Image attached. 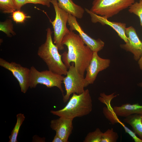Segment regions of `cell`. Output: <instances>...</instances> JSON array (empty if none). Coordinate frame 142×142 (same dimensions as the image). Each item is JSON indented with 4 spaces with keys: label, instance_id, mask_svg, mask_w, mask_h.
<instances>
[{
    "label": "cell",
    "instance_id": "obj_1",
    "mask_svg": "<svg viewBox=\"0 0 142 142\" xmlns=\"http://www.w3.org/2000/svg\"><path fill=\"white\" fill-rule=\"evenodd\" d=\"M62 43L68 48L67 52H65L62 54L63 62L68 69L70 63H74L78 72L84 76L93 52L85 45L79 35L73 31H70L64 36Z\"/></svg>",
    "mask_w": 142,
    "mask_h": 142
},
{
    "label": "cell",
    "instance_id": "obj_2",
    "mask_svg": "<svg viewBox=\"0 0 142 142\" xmlns=\"http://www.w3.org/2000/svg\"><path fill=\"white\" fill-rule=\"evenodd\" d=\"M93 108L92 100L89 90H85L80 94L74 93L66 105L62 109L51 110L50 113L59 117L73 119L90 114Z\"/></svg>",
    "mask_w": 142,
    "mask_h": 142
},
{
    "label": "cell",
    "instance_id": "obj_3",
    "mask_svg": "<svg viewBox=\"0 0 142 142\" xmlns=\"http://www.w3.org/2000/svg\"><path fill=\"white\" fill-rule=\"evenodd\" d=\"M47 31L46 40L38 48L37 54L46 64L49 70L66 75L68 68L62 60V54L59 53L57 47L53 43L50 28H48Z\"/></svg>",
    "mask_w": 142,
    "mask_h": 142
},
{
    "label": "cell",
    "instance_id": "obj_4",
    "mask_svg": "<svg viewBox=\"0 0 142 142\" xmlns=\"http://www.w3.org/2000/svg\"><path fill=\"white\" fill-rule=\"evenodd\" d=\"M135 0H94L90 11L108 19L129 7Z\"/></svg>",
    "mask_w": 142,
    "mask_h": 142
},
{
    "label": "cell",
    "instance_id": "obj_5",
    "mask_svg": "<svg viewBox=\"0 0 142 142\" xmlns=\"http://www.w3.org/2000/svg\"><path fill=\"white\" fill-rule=\"evenodd\" d=\"M68 69L63 81L66 91L65 94L63 95L64 103L69 100L72 94H79L83 93L85 90L84 88L89 84L84 76L78 72L74 63H71Z\"/></svg>",
    "mask_w": 142,
    "mask_h": 142
},
{
    "label": "cell",
    "instance_id": "obj_6",
    "mask_svg": "<svg viewBox=\"0 0 142 142\" xmlns=\"http://www.w3.org/2000/svg\"><path fill=\"white\" fill-rule=\"evenodd\" d=\"M29 87L35 88L38 84L45 85L48 88L56 87L63 93L64 90L62 86L64 77L48 70L39 71L34 66L30 69Z\"/></svg>",
    "mask_w": 142,
    "mask_h": 142
},
{
    "label": "cell",
    "instance_id": "obj_7",
    "mask_svg": "<svg viewBox=\"0 0 142 142\" xmlns=\"http://www.w3.org/2000/svg\"><path fill=\"white\" fill-rule=\"evenodd\" d=\"M52 3L55 13L54 20L50 21L54 30V42L58 50L64 49L62 42L64 36L69 32L70 30L67 27L69 14L59 6L57 0H51Z\"/></svg>",
    "mask_w": 142,
    "mask_h": 142
},
{
    "label": "cell",
    "instance_id": "obj_8",
    "mask_svg": "<svg viewBox=\"0 0 142 142\" xmlns=\"http://www.w3.org/2000/svg\"><path fill=\"white\" fill-rule=\"evenodd\" d=\"M0 66L10 71L19 82L21 92L26 93L29 87L30 69L14 62L0 58Z\"/></svg>",
    "mask_w": 142,
    "mask_h": 142
},
{
    "label": "cell",
    "instance_id": "obj_9",
    "mask_svg": "<svg viewBox=\"0 0 142 142\" xmlns=\"http://www.w3.org/2000/svg\"><path fill=\"white\" fill-rule=\"evenodd\" d=\"M67 23L70 27L69 30L77 31L85 44L93 52H98L103 49L104 43L100 39H96L91 38L84 32L75 17L69 14Z\"/></svg>",
    "mask_w": 142,
    "mask_h": 142
},
{
    "label": "cell",
    "instance_id": "obj_10",
    "mask_svg": "<svg viewBox=\"0 0 142 142\" xmlns=\"http://www.w3.org/2000/svg\"><path fill=\"white\" fill-rule=\"evenodd\" d=\"M98 52H93L91 59L86 70L85 78L89 84L94 83L99 72L105 69L110 65V60L100 57Z\"/></svg>",
    "mask_w": 142,
    "mask_h": 142
},
{
    "label": "cell",
    "instance_id": "obj_11",
    "mask_svg": "<svg viewBox=\"0 0 142 142\" xmlns=\"http://www.w3.org/2000/svg\"><path fill=\"white\" fill-rule=\"evenodd\" d=\"M125 34L128 42L121 44L120 47L133 54L134 59L138 61L142 55V42L138 37L135 29L132 26L126 27Z\"/></svg>",
    "mask_w": 142,
    "mask_h": 142
},
{
    "label": "cell",
    "instance_id": "obj_12",
    "mask_svg": "<svg viewBox=\"0 0 142 142\" xmlns=\"http://www.w3.org/2000/svg\"><path fill=\"white\" fill-rule=\"evenodd\" d=\"M73 120L72 119L59 117L50 121V128L55 131L56 134L64 142L68 141V138L72 133L73 129Z\"/></svg>",
    "mask_w": 142,
    "mask_h": 142
},
{
    "label": "cell",
    "instance_id": "obj_13",
    "mask_svg": "<svg viewBox=\"0 0 142 142\" xmlns=\"http://www.w3.org/2000/svg\"><path fill=\"white\" fill-rule=\"evenodd\" d=\"M85 10L90 15L92 22L94 23L98 22L102 25H106L109 26L117 32L119 36L125 43L127 42L128 39L125 34L126 28V23L110 21L108 19L94 13L87 8H85Z\"/></svg>",
    "mask_w": 142,
    "mask_h": 142
},
{
    "label": "cell",
    "instance_id": "obj_14",
    "mask_svg": "<svg viewBox=\"0 0 142 142\" xmlns=\"http://www.w3.org/2000/svg\"><path fill=\"white\" fill-rule=\"evenodd\" d=\"M113 110L118 116L125 117L131 115L136 114L142 115V105L138 103L131 104L125 103L119 106H114Z\"/></svg>",
    "mask_w": 142,
    "mask_h": 142
},
{
    "label": "cell",
    "instance_id": "obj_15",
    "mask_svg": "<svg viewBox=\"0 0 142 142\" xmlns=\"http://www.w3.org/2000/svg\"><path fill=\"white\" fill-rule=\"evenodd\" d=\"M57 1L60 7L69 14L78 19L83 17L85 10L72 0H57Z\"/></svg>",
    "mask_w": 142,
    "mask_h": 142
},
{
    "label": "cell",
    "instance_id": "obj_16",
    "mask_svg": "<svg viewBox=\"0 0 142 142\" xmlns=\"http://www.w3.org/2000/svg\"><path fill=\"white\" fill-rule=\"evenodd\" d=\"M123 121L131 126L133 131L142 139V115L133 114L125 117Z\"/></svg>",
    "mask_w": 142,
    "mask_h": 142
},
{
    "label": "cell",
    "instance_id": "obj_17",
    "mask_svg": "<svg viewBox=\"0 0 142 142\" xmlns=\"http://www.w3.org/2000/svg\"><path fill=\"white\" fill-rule=\"evenodd\" d=\"M17 121L9 136V142H17V137L20 128L24 120L25 117L23 114L19 113L16 115Z\"/></svg>",
    "mask_w": 142,
    "mask_h": 142
},
{
    "label": "cell",
    "instance_id": "obj_18",
    "mask_svg": "<svg viewBox=\"0 0 142 142\" xmlns=\"http://www.w3.org/2000/svg\"><path fill=\"white\" fill-rule=\"evenodd\" d=\"M103 109V113L105 117L109 121L113 124L116 123H119L124 128L126 126L118 118L117 116L114 112L113 108H112L110 104L106 105Z\"/></svg>",
    "mask_w": 142,
    "mask_h": 142
},
{
    "label": "cell",
    "instance_id": "obj_19",
    "mask_svg": "<svg viewBox=\"0 0 142 142\" xmlns=\"http://www.w3.org/2000/svg\"><path fill=\"white\" fill-rule=\"evenodd\" d=\"M0 9L4 13H12L17 10L14 0H0Z\"/></svg>",
    "mask_w": 142,
    "mask_h": 142
},
{
    "label": "cell",
    "instance_id": "obj_20",
    "mask_svg": "<svg viewBox=\"0 0 142 142\" xmlns=\"http://www.w3.org/2000/svg\"><path fill=\"white\" fill-rule=\"evenodd\" d=\"M103 133L98 128L89 133L85 137L84 142H101Z\"/></svg>",
    "mask_w": 142,
    "mask_h": 142
},
{
    "label": "cell",
    "instance_id": "obj_21",
    "mask_svg": "<svg viewBox=\"0 0 142 142\" xmlns=\"http://www.w3.org/2000/svg\"><path fill=\"white\" fill-rule=\"evenodd\" d=\"M119 138L118 133L113 129H108L103 133L101 142H116Z\"/></svg>",
    "mask_w": 142,
    "mask_h": 142
},
{
    "label": "cell",
    "instance_id": "obj_22",
    "mask_svg": "<svg viewBox=\"0 0 142 142\" xmlns=\"http://www.w3.org/2000/svg\"><path fill=\"white\" fill-rule=\"evenodd\" d=\"M128 11L137 16L139 18L140 24L142 27V0L133 4L129 7Z\"/></svg>",
    "mask_w": 142,
    "mask_h": 142
},
{
    "label": "cell",
    "instance_id": "obj_23",
    "mask_svg": "<svg viewBox=\"0 0 142 142\" xmlns=\"http://www.w3.org/2000/svg\"><path fill=\"white\" fill-rule=\"evenodd\" d=\"M13 29V24L11 20L7 19L4 22H1L0 31L4 32L8 36L10 37L16 34Z\"/></svg>",
    "mask_w": 142,
    "mask_h": 142
},
{
    "label": "cell",
    "instance_id": "obj_24",
    "mask_svg": "<svg viewBox=\"0 0 142 142\" xmlns=\"http://www.w3.org/2000/svg\"><path fill=\"white\" fill-rule=\"evenodd\" d=\"M12 17L13 20L17 23L23 22L26 19L31 17L27 16L20 10H17L12 13Z\"/></svg>",
    "mask_w": 142,
    "mask_h": 142
},
{
    "label": "cell",
    "instance_id": "obj_25",
    "mask_svg": "<svg viewBox=\"0 0 142 142\" xmlns=\"http://www.w3.org/2000/svg\"><path fill=\"white\" fill-rule=\"evenodd\" d=\"M17 7V10H20L21 7L27 4L26 0H14Z\"/></svg>",
    "mask_w": 142,
    "mask_h": 142
},
{
    "label": "cell",
    "instance_id": "obj_26",
    "mask_svg": "<svg viewBox=\"0 0 142 142\" xmlns=\"http://www.w3.org/2000/svg\"><path fill=\"white\" fill-rule=\"evenodd\" d=\"M27 4L31 3L34 4H39L45 6L44 3L41 0H26Z\"/></svg>",
    "mask_w": 142,
    "mask_h": 142
},
{
    "label": "cell",
    "instance_id": "obj_27",
    "mask_svg": "<svg viewBox=\"0 0 142 142\" xmlns=\"http://www.w3.org/2000/svg\"><path fill=\"white\" fill-rule=\"evenodd\" d=\"M52 142H64V141L58 135L56 134L54 137Z\"/></svg>",
    "mask_w": 142,
    "mask_h": 142
},
{
    "label": "cell",
    "instance_id": "obj_28",
    "mask_svg": "<svg viewBox=\"0 0 142 142\" xmlns=\"http://www.w3.org/2000/svg\"><path fill=\"white\" fill-rule=\"evenodd\" d=\"M45 3V6L48 7H49L50 6L51 1V0H41Z\"/></svg>",
    "mask_w": 142,
    "mask_h": 142
},
{
    "label": "cell",
    "instance_id": "obj_29",
    "mask_svg": "<svg viewBox=\"0 0 142 142\" xmlns=\"http://www.w3.org/2000/svg\"><path fill=\"white\" fill-rule=\"evenodd\" d=\"M138 64L140 69L142 70V55L138 60Z\"/></svg>",
    "mask_w": 142,
    "mask_h": 142
},
{
    "label": "cell",
    "instance_id": "obj_30",
    "mask_svg": "<svg viewBox=\"0 0 142 142\" xmlns=\"http://www.w3.org/2000/svg\"><path fill=\"white\" fill-rule=\"evenodd\" d=\"M138 86L139 87L142 88V82L140 83H139L138 84Z\"/></svg>",
    "mask_w": 142,
    "mask_h": 142
}]
</instances>
